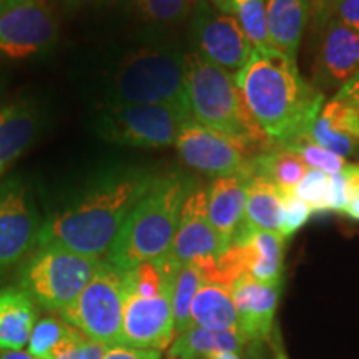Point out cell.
<instances>
[{
    "instance_id": "cell-36",
    "label": "cell",
    "mask_w": 359,
    "mask_h": 359,
    "mask_svg": "<svg viewBox=\"0 0 359 359\" xmlns=\"http://www.w3.org/2000/svg\"><path fill=\"white\" fill-rule=\"evenodd\" d=\"M343 172L349 185V203L344 215L353 222H359V163H348Z\"/></svg>"
},
{
    "instance_id": "cell-9",
    "label": "cell",
    "mask_w": 359,
    "mask_h": 359,
    "mask_svg": "<svg viewBox=\"0 0 359 359\" xmlns=\"http://www.w3.org/2000/svg\"><path fill=\"white\" fill-rule=\"evenodd\" d=\"M175 147L187 167L213 178H251L255 175V158L263 151L250 143L206 128L193 118L182 125Z\"/></svg>"
},
{
    "instance_id": "cell-23",
    "label": "cell",
    "mask_w": 359,
    "mask_h": 359,
    "mask_svg": "<svg viewBox=\"0 0 359 359\" xmlns=\"http://www.w3.org/2000/svg\"><path fill=\"white\" fill-rule=\"evenodd\" d=\"M240 331H212L193 326L180 333L168 349V356L180 359H212L222 353L240 354L246 346Z\"/></svg>"
},
{
    "instance_id": "cell-42",
    "label": "cell",
    "mask_w": 359,
    "mask_h": 359,
    "mask_svg": "<svg viewBox=\"0 0 359 359\" xmlns=\"http://www.w3.org/2000/svg\"><path fill=\"white\" fill-rule=\"evenodd\" d=\"M0 359H37L30 356L29 353L22 351H0Z\"/></svg>"
},
{
    "instance_id": "cell-10",
    "label": "cell",
    "mask_w": 359,
    "mask_h": 359,
    "mask_svg": "<svg viewBox=\"0 0 359 359\" xmlns=\"http://www.w3.org/2000/svg\"><path fill=\"white\" fill-rule=\"evenodd\" d=\"M43 219L24 178H0V276L24 263L39 246Z\"/></svg>"
},
{
    "instance_id": "cell-24",
    "label": "cell",
    "mask_w": 359,
    "mask_h": 359,
    "mask_svg": "<svg viewBox=\"0 0 359 359\" xmlns=\"http://www.w3.org/2000/svg\"><path fill=\"white\" fill-rule=\"evenodd\" d=\"M191 323L212 331H240L231 290L217 283H203L191 303Z\"/></svg>"
},
{
    "instance_id": "cell-41",
    "label": "cell",
    "mask_w": 359,
    "mask_h": 359,
    "mask_svg": "<svg viewBox=\"0 0 359 359\" xmlns=\"http://www.w3.org/2000/svg\"><path fill=\"white\" fill-rule=\"evenodd\" d=\"M269 344H271V349H273V359H288L285 344H283V336H281L280 327H278V326H275V330H273Z\"/></svg>"
},
{
    "instance_id": "cell-13",
    "label": "cell",
    "mask_w": 359,
    "mask_h": 359,
    "mask_svg": "<svg viewBox=\"0 0 359 359\" xmlns=\"http://www.w3.org/2000/svg\"><path fill=\"white\" fill-rule=\"evenodd\" d=\"M173 334L172 291L150 298L125 293L120 346L161 351L173 343Z\"/></svg>"
},
{
    "instance_id": "cell-4",
    "label": "cell",
    "mask_w": 359,
    "mask_h": 359,
    "mask_svg": "<svg viewBox=\"0 0 359 359\" xmlns=\"http://www.w3.org/2000/svg\"><path fill=\"white\" fill-rule=\"evenodd\" d=\"M190 116L203 127L258 148L273 142L259 127L235 82V75L196 52L183 55Z\"/></svg>"
},
{
    "instance_id": "cell-38",
    "label": "cell",
    "mask_w": 359,
    "mask_h": 359,
    "mask_svg": "<svg viewBox=\"0 0 359 359\" xmlns=\"http://www.w3.org/2000/svg\"><path fill=\"white\" fill-rule=\"evenodd\" d=\"M103 359H161V351L158 349H140L128 346H110L107 349Z\"/></svg>"
},
{
    "instance_id": "cell-22",
    "label": "cell",
    "mask_w": 359,
    "mask_h": 359,
    "mask_svg": "<svg viewBox=\"0 0 359 359\" xmlns=\"http://www.w3.org/2000/svg\"><path fill=\"white\" fill-rule=\"evenodd\" d=\"M246 258V273L264 285H283L286 238L271 231H255L241 243Z\"/></svg>"
},
{
    "instance_id": "cell-46",
    "label": "cell",
    "mask_w": 359,
    "mask_h": 359,
    "mask_svg": "<svg viewBox=\"0 0 359 359\" xmlns=\"http://www.w3.org/2000/svg\"><path fill=\"white\" fill-rule=\"evenodd\" d=\"M167 359H180V358H173V356H168Z\"/></svg>"
},
{
    "instance_id": "cell-32",
    "label": "cell",
    "mask_w": 359,
    "mask_h": 359,
    "mask_svg": "<svg viewBox=\"0 0 359 359\" xmlns=\"http://www.w3.org/2000/svg\"><path fill=\"white\" fill-rule=\"evenodd\" d=\"M191 0H135L143 19L160 24H177L187 17Z\"/></svg>"
},
{
    "instance_id": "cell-39",
    "label": "cell",
    "mask_w": 359,
    "mask_h": 359,
    "mask_svg": "<svg viewBox=\"0 0 359 359\" xmlns=\"http://www.w3.org/2000/svg\"><path fill=\"white\" fill-rule=\"evenodd\" d=\"M333 19L359 32V0H343L336 8Z\"/></svg>"
},
{
    "instance_id": "cell-26",
    "label": "cell",
    "mask_w": 359,
    "mask_h": 359,
    "mask_svg": "<svg viewBox=\"0 0 359 359\" xmlns=\"http://www.w3.org/2000/svg\"><path fill=\"white\" fill-rule=\"evenodd\" d=\"M82 338L83 334L77 327L60 316H45L35 323L27 349L30 356L37 359H53Z\"/></svg>"
},
{
    "instance_id": "cell-37",
    "label": "cell",
    "mask_w": 359,
    "mask_h": 359,
    "mask_svg": "<svg viewBox=\"0 0 359 359\" xmlns=\"http://www.w3.org/2000/svg\"><path fill=\"white\" fill-rule=\"evenodd\" d=\"M341 2L343 0H309V15H311L314 32H318L327 20L333 19Z\"/></svg>"
},
{
    "instance_id": "cell-3",
    "label": "cell",
    "mask_w": 359,
    "mask_h": 359,
    "mask_svg": "<svg viewBox=\"0 0 359 359\" xmlns=\"http://www.w3.org/2000/svg\"><path fill=\"white\" fill-rule=\"evenodd\" d=\"M195 180L183 172L158 175L135 205L107 253V262L128 271L168 253L177 233L183 201Z\"/></svg>"
},
{
    "instance_id": "cell-16",
    "label": "cell",
    "mask_w": 359,
    "mask_h": 359,
    "mask_svg": "<svg viewBox=\"0 0 359 359\" xmlns=\"http://www.w3.org/2000/svg\"><path fill=\"white\" fill-rule=\"evenodd\" d=\"M281 285H264L243 275L233 283L231 296L238 313V330L246 343L271 339Z\"/></svg>"
},
{
    "instance_id": "cell-21",
    "label": "cell",
    "mask_w": 359,
    "mask_h": 359,
    "mask_svg": "<svg viewBox=\"0 0 359 359\" xmlns=\"http://www.w3.org/2000/svg\"><path fill=\"white\" fill-rule=\"evenodd\" d=\"M264 7L273 47L296 60L309 19V0H264Z\"/></svg>"
},
{
    "instance_id": "cell-17",
    "label": "cell",
    "mask_w": 359,
    "mask_h": 359,
    "mask_svg": "<svg viewBox=\"0 0 359 359\" xmlns=\"http://www.w3.org/2000/svg\"><path fill=\"white\" fill-rule=\"evenodd\" d=\"M248 180L246 177L213 178L206 188V212L219 238L223 253L231 246L243 219Z\"/></svg>"
},
{
    "instance_id": "cell-25",
    "label": "cell",
    "mask_w": 359,
    "mask_h": 359,
    "mask_svg": "<svg viewBox=\"0 0 359 359\" xmlns=\"http://www.w3.org/2000/svg\"><path fill=\"white\" fill-rule=\"evenodd\" d=\"M308 170L294 151L278 143L259 151L255 158V175L266 178L281 193H293Z\"/></svg>"
},
{
    "instance_id": "cell-34",
    "label": "cell",
    "mask_w": 359,
    "mask_h": 359,
    "mask_svg": "<svg viewBox=\"0 0 359 359\" xmlns=\"http://www.w3.org/2000/svg\"><path fill=\"white\" fill-rule=\"evenodd\" d=\"M349 203V185L343 170L327 180V208L330 212L344 215Z\"/></svg>"
},
{
    "instance_id": "cell-15",
    "label": "cell",
    "mask_w": 359,
    "mask_h": 359,
    "mask_svg": "<svg viewBox=\"0 0 359 359\" xmlns=\"http://www.w3.org/2000/svg\"><path fill=\"white\" fill-rule=\"evenodd\" d=\"M222 253L219 238L206 212V188L195 182L183 201L168 257L178 266H183L201 258L219 257Z\"/></svg>"
},
{
    "instance_id": "cell-11",
    "label": "cell",
    "mask_w": 359,
    "mask_h": 359,
    "mask_svg": "<svg viewBox=\"0 0 359 359\" xmlns=\"http://www.w3.org/2000/svg\"><path fill=\"white\" fill-rule=\"evenodd\" d=\"M191 39L198 55L233 75L248 64L255 50L235 15L218 11L208 0H196Z\"/></svg>"
},
{
    "instance_id": "cell-45",
    "label": "cell",
    "mask_w": 359,
    "mask_h": 359,
    "mask_svg": "<svg viewBox=\"0 0 359 359\" xmlns=\"http://www.w3.org/2000/svg\"><path fill=\"white\" fill-rule=\"evenodd\" d=\"M7 2H8V0H0V7H2V6H6Z\"/></svg>"
},
{
    "instance_id": "cell-5",
    "label": "cell",
    "mask_w": 359,
    "mask_h": 359,
    "mask_svg": "<svg viewBox=\"0 0 359 359\" xmlns=\"http://www.w3.org/2000/svg\"><path fill=\"white\" fill-rule=\"evenodd\" d=\"M183 55L170 48L128 52L111 75L110 103L177 105L190 111Z\"/></svg>"
},
{
    "instance_id": "cell-7",
    "label": "cell",
    "mask_w": 359,
    "mask_h": 359,
    "mask_svg": "<svg viewBox=\"0 0 359 359\" xmlns=\"http://www.w3.org/2000/svg\"><path fill=\"white\" fill-rule=\"evenodd\" d=\"M190 111L177 105L110 103L95 120V132L103 140L133 148H167L175 145Z\"/></svg>"
},
{
    "instance_id": "cell-20",
    "label": "cell",
    "mask_w": 359,
    "mask_h": 359,
    "mask_svg": "<svg viewBox=\"0 0 359 359\" xmlns=\"http://www.w3.org/2000/svg\"><path fill=\"white\" fill-rule=\"evenodd\" d=\"M37 309L19 286L0 288V351H22L29 344Z\"/></svg>"
},
{
    "instance_id": "cell-19",
    "label": "cell",
    "mask_w": 359,
    "mask_h": 359,
    "mask_svg": "<svg viewBox=\"0 0 359 359\" xmlns=\"http://www.w3.org/2000/svg\"><path fill=\"white\" fill-rule=\"evenodd\" d=\"M40 130L32 103L12 102L0 107V177L25 154Z\"/></svg>"
},
{
    "instance_id": "cell-43",
    "label": "cell",
    "mask_w": 359,
    "mask_h": 359,
    "mask_svg": "<svg viewBox=\"0 0 359 359\" xmlns=\"http://www.w3.org/2000/svg\"><path fill=\"white\" fill-rule=\"evenodd\" d=\"M210 4H212V6L215 7V8H218V11H222V12H224L226 11V7H228V4L231 2V0H208Z\"/></svg>"
},
{
    "instance_id": "cell-2",
    "label": "cell",
    "mask_w": 359,
    "mask_h": 359,
    "mask_svg": "<svg viewBox=\"0 0 359 359\" xmlns=\"http://www.w3.org/2000/svg\"><path fill=\"white\" fill-rule=\"evenodd\" d=\"M235 82L259 127L278 145L308 135L323 110L325 93L302 77L294 58L278 50H253Z\"/></svg>"
},
{
    "instance_id": "cell-8",
    "label": "cell",
    "mask_w": 359,
    "mask_h": 359,
    "mask_svg": "<svg viewBox=\"0 0 359 359\" xmlns=\"http://www.w3.org/2000/svg\"><path fill=\"white\" fill-rule=\"evenodd\" d=\"M123 302V271L105 259L82 294L58 316L87 338L116 346L122 336Z\"/></svg>"
},
{
    "instance_id": "cell-40",
    "label": "cell",
    "mask_w": 359,
    "mask_h": 359,
    "mask_svg": "<svg viewBox=\"0 0 359 359\" xmlns=\"http://www.w3.org/2000/svg\"><path fill=\"white\" fill-rule=\"evenodd\" d=\"M338 98H343V100H346L349 103H353V105L359 107V72L354 77L349 80L346 85H343L338 92H336V95Z\"/></svg>"
},
{
    "instance_id": "cell-1",
    "label": "cell",
    "mask_w": 359,
    "mask_h": 359,
    "mask_svg": "<svg viewBox=\"0 0 359 359\" xmlns=\"http://www.w3.org/2000/svg\"><path fill=\"white\" fill-rule=\"evenodd\" d=\"M147 168H116L87 183L69 203L43 219L39 246H62L102 258L109 253L125 219L156 180ZM37 246V248H39Z\"/></svg>"
},
{
    "instance_id": "cell-33",
    "label": "cell",
    "mask_w": 359,
    "mask_h": 359,
    "mask_svg": "<svg viewBox=\"0 0 359 359\" xmlns=\"http://www.w3.org/2000/svg\"><path fill=\"white\" fill-rule=\"evenodd\" d=\"M283 195V208H285V228H283V236L288 240L290 236H293L299 228H303L304 224L311 218V208L304 203L303 200H299L294 193H281Z\"/></svg>"
},
{
    "instance_id": "cell-28",
    "label": "cell",
    "mask_w": 359,
    "mask_h": 359,
    "mask_svg": "<svg viewBox=\"0 0 359 359\" xmlns=\"http://www.w3.org/2000/svg\"><path fill=\"white\" fill-rule=\"evenodd\" d=\"M224 13L235 15L255 50H275L271 37H269L264 0H231Z\"/></svg>"
},
{
    "instance_id": "cell-44",
    "label": "cell",
    "mask_w": 359,
    "mask_h": 359,
    "mask_svg": "<svg viewBox=\"0 0 359 359\" xmlns=\"http://www.w3.org/2000/svg\"><path fill=\"white\" fill-rule=\"evenodd\" d=\"M212 359H241L240 354L236 353H222V354H217V356H213Z\"/></svg>"
},
{
    "instance_id": "cell-12",
    "label": "cell",
    "mask_w": 359,
    "mask_h": 359,
    "mask_svg": "<svg viewBox=\"0 0 359 359\" xmlns=\"http://www.w3.org/2000/svg\"><path fill=\"white\" fill-rule=\"evenodd\" d=\"M58 24L40 0H8L0 7V53L13 60L42 55L55 45Z\"/></svg>"
},
{
    "instance_id": "cell-14",
    "label": "cell",
    "mask_w": 359,
    "mask_h": 359,
    "mask_svg": "<svg viewBox=\"0 0 359 359\" xmlns=\"http://www.w3.org/2000/svg\"><path fill=\"white\" fill-rule=\"evenodd\" d=\"M313 82L318 90L341 88L359 72V32L331 19L318 30Z\"/></svg>"
},
{
    "instance_id": "cell-18",
    "label": "cell",
    "mask_w": 359,
    "mask_h": 359,
    "mask_svg": "<svg viewBox=\"0 0 359 359\" xmlns=\"http://www.w3.org/2000/svg\"><path fill=\"white\" fill-rule=\"evenodd\" d=\"M285 208L283 195L266 178L253 175L246 187V205L243 219L231 245H241L255 231H271L283 236Z\"/></svg>"
},
{
    "instance_id": "cell-35",
    "label": "cell",
    "mask_w": 359,
    "mask_h": 359,
    "mask_svg": "<svg viewBox=\"0 0 359 359\" xmlns=\"http://www.w3.org/2000/svg\"><path fill=\"white\" fill-rule=\"evenodd\" d=\"M109 348V344L83 336L82 339H79L77 343H74L72 346L64 349V351L57 354L53 359H103Z\"/></svg>"
},
{
    "instance_id": "cell-30",
    "label": "cell",
    "mask_w": 359,
    "mask_h": 359,
    "mask_svg": "<svg viewBox=\"0 0 359 359\" xmlns=\"http://www.w3.org/2000/svg\"><path fill=\"white\" fill-rule=\"evenodd\" d=\"M320 116L325 118L331 128L359 147V107L343 98L333 97L326 105H323Z\"/></svg>"
},
{
    "instance_id": "cell-27",
    "label": "cell",
    "mask_w": 359,
    "mask_h": 359,
    "mask_svg": "<svg viewBox=\"0 0 359 359\" xmlns=\"http://www.w3.org/2000/svg\"><path fill=\"white\" fill-rule=\"evenodd\" d=\"M205 283L200 268L195 263H188L180 266L177 276H175L173 291H172V309L175 321V333L193 327L191 323V303L196 293Z\"/></svg>"
},
{
    "instance_id": "cell-31",
    "label": "cell",
    "mask_w": 359,
    "mask_h": 359,
    "mask_svg": "<svg viewBox=\"0 0 359 359\" xmlns=\"http://www.w3.org/2000/svg\"><path fill=\"white\" fill-rule=\"evenodd\" d=\"M327 180L330 177L326 173L309 168L293 193L311 208L313 213H327Z\"/></svg>"
},
{
    "instance_id": "cell-6",
    "label": "cell",
    "mask_w": 359,
    "mask_h": 359,
    "mask_svg": "<svg viewBox=\"0 0 359 359\" xmlns=\"http://www.w3.org/2000/svg\"><path fill=\"white\" fill-rule=\"evenodd\" d=\"M100 262L62 246H39L20 264L17 286L39 306L62 313L82 294Z\"/></svg>"
},
{
    "instance_id": "cell-29",
    "label": "cell",
    "mask_w": 359,
    "mask_h": 359,
    "mask_svg": "<svg viewBox=\"0 0 359 359\" xmlns=\"http://www.w3.org/2000/svg\"><path fill=\"white\" fill-rule=\"evenodd\" d=\"M283 147L290 148L291 151H294V154L304 161V165H306L308 168L320 170V172L326 173L327 177L339 173L341 170L348 165V161L344 160L343 156L336 155L333 151L326 150V148L318 145L316 142H313V138L309 137V133L303 135V137L294 138V140L283 143Z\"/></svg>"
}]
</instances>
